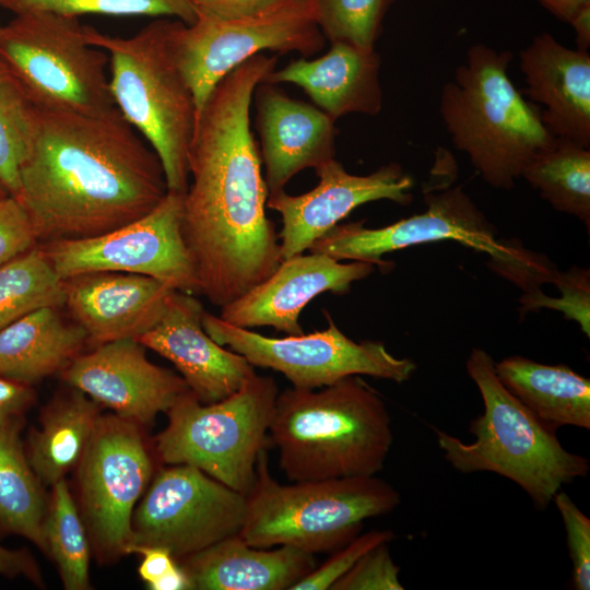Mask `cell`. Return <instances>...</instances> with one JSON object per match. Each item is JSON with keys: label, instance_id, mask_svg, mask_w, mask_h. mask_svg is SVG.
Returning a JSON list of instances; mask_svg holds the SVG:
<instances>
[{"label": "cell", "instance_id": "cell-24", "mask_svg": "<svg viewBox=\"0 0 590 590\" xmlns=\"http://www.w3.org/2000/svg\"><path fill=\"white\" fill-rule=\"evenodd\" d=\"M178 563L199 590H290L316 567L314 554L288 545L255 547L238 534Z\"/></svg>", "mask_w": 590, "mask_h": 590}, {"label": "cell", "instance_id": "cell-12", "mask_svg": "<svg viewBox=\"0 0 590 590\" xmlns=\"http://www.w3.org/2000/svg\"><path fill=\"white\" fill-rule=\"evenodd\" d=\"M328 327L308 334L269 338L228 323L205 310L202 326L219 344L243 355L252 366L283 374L294 388L319 389L349 376H370L402 384L416 364L392 355L382 342H355L324 311Z\"/></svg>", "mask_w": 590, "mask_h": 590}, {"label": "cell", "instance_id": "cell-7", "mask_svg": "<svg viewBox=\"0 0 590 590\" xmlns=\"http://www.w3.org/2000/svg\"><path fill=\"white\" fill-rule=\"evenodd\" d=\"M400 502V494L375 475L282 485L269 472L263 447L238 535L260 548L288 545L310 554L334 552L361 533L364 520L392 511Z\"/></svg>", "mask_w": 590, "mask_h": 590}, {"label": "cell", "instance_id": "cell-47", "mask_svg": "<svg viewBox=\"0 0 590 590\" xmlns=\"http://www.w3.org/2000/svg\"><path fill=\"white\" fill-rule=\"evenodd\" d=\"M1 25V24H0Z\"/></svg>", "mask_w": 590, "mask_h": 590}, {"label": "cell", "instance_id": "cell-37", "mask_svg": "<svg viewBox=\"0 0 590 590\" xmlns=\"http://www.w3.org/2000/svg\"><path fill=\"white\" fill-rule=\"evenodd\" d=\"M553 502L562 517L567 547L573 563V586L577 590L590 589V519L562 489Z\"/></svg>", "mask_w": 590, "mask_h": 590}, {"label": "cell", "instance_id": "cell-28", "mask_svg": "<svg viewBox=\"0 0 590 590\" xmlns=\"http://www.w3.org/2000/svg\"><path fill=\"white\" fill-rule=\"evenodd\" d=\"M22 420L0 426V532L24 536L48 554L47 500L20 437Z\"/></svg>", "mask_w": 590, "mask_h": 590}, {"label": "cell", "instance_id": "cell-41", "mask_svg": "<svg viewBox=\"0 0 590 590\" xmlns=\"http://www.w3.org/2000/svg\"><path fill=\"white\" fill-rule=\"evenodd\" d=\"M34 399L31 386L0 376V426L21 418Z\"/></svg>", "mask_w": 590, "mask_h": 590}, {"label": "cell", "instance_id": "cell-21", "mask_svg": "<svg viewBox=\"0 0 590 590\" xmlns=\"http://www.w3.org/2000/svg\"><path fill=\"white\" fill-rule=\"evenodd\" d=\"M526 94L555 138L590 148V54L541 33L519 54Z\"/></svg>", "mask_w": 590, "mask_h": 590}, {"label": "cell", "instance_id": "cell-17", "mask_svg": "<svg viewBox=\"0 0 590 590\" xmlns=\"http://www.w3.org/2000/svg\"><path fill=\"white\" fill-rule=\"evenodd\" d=\"M61 377L99 405L141 426L167 412L189 390L181 376L149 361L145 347L135 339L108 342L81 353Z\"/></svg>", "mask_w": 590, "mask_h": 590}, {"label": "cell", "instance_id": "cell-6", "mask_svg": "<svg viewBox=\"0 0 590 590\" xmlns=\"http://www.w3.org/2000/svg\"><path fill=\"white\" fill-rule=\"evenodd\" d=\"M173 22L160 17L131 37L84 25V36L107 52L115 105L157 154L167 190L185 194L197 109L172 48Z\"/></svg>", "mask_w": 590, "mask_h": 590}, {"label": "cell", "instance_id": "cell-30", "mask_svg": "<svg viewBox=\"0 0 590 590\" xmlns=\"http://www.w3.org/2000/svg\"><path fill=\"white\" fill-rule=\"evenodd\" d=\"M44 533L48 555L57 564L63 587L90 589V539L64 479L51 485Z\"/></svg>", "mask_w": 590, "mask_h": 590}, {"label": "cell", "instance_id": "cell-2", "mask_svg": "<svg viewBox=\"0 0 590 590\" xmlns=\"http://www.w3.org/2000/svg\"><path fill=\"white\" fill-rule=\"evenodd\" d=\"M19 179L16 198L39 244L117 229L168 191L157 154L117 107L98 115L37 108Z\"/></svg>", "mask_w": 590, "mask_h": 590}, {"label": "cell", "instance_id": "cell-5", "mask_svg": "<svg viewBox=\"0 0 590 590\" xmlns=\"http://www.w3.org/2000/svg\"><path fill=\"white\" fill-rule=\"evenodd\" d=\"M467 371L483 399L484 411L470 423L475 440L433 427L445 459L468 474L493 472L519 485L538 509H545L565 484L585 477L588 458L569 452L555 430L540 422L499 380L493 357L472 349Z\"/></svg>", "mask_w": 590, "mask_h": 590}, {"label": "cell", "instance_id": "cell-13", "mask_svg": "<svg viewBox=\"0 0 590 590\" xmlns=\"http://www.w3.org/2000/svg\"><path fill=\"white\" fill-rule=\"evenodd\" d=\"M141 427L115 413L101 415L76 465L79 510L102 562L128 554L135 504L153 477Z\"/></svg>", "mask_w": 590, "mask_h": 590}, {"label": "cell", "instance_id": "cell-39", "mask_svg": "<svg viewBox=\"0 0 590 590\" xmlns=\"http://www.w3.org/2000/svg\"><path fill=\"white\" fill-rule=\"evenodd\" d=\"M33 222L14 196L0 198V267L38 245Z\"/></svg>", "mask_w": 590, "mask_h": 590}, {"label": "cell", "instance_id": "cell-43", "mask_svg": "<svg viewBox=\"0 0 590 590\" xmlns=\"http://www.w3.org/2000/svg\"><path fill=\"white\" fill-rule=\"evenodd\" d=\"M196 10L221 17H233L258 11L275 0H190Z\"/></svg>", "mask_w": 590, "mask_h": 590}, {"label": "cell", "instance_id": "cell-22", "mask_svg": "<svg viewBox=\"0 0 590 590\" xmlns=\"http://www.w3.org/2000/svg\"><path fill=\"white\" fill-rule=\"evenodd\" d=\"M268 194L284 190L293 176L334 158L335 120L320 108L291 98L273 84L256 88Z\"/></svg>", "mask_w": 590, "mask_h": 590}, {"label": "cell", "instance_id": "cell-42", "mask_svg": "<svg viewBox=\"0 0 590 590\" xmlns=\"http://www.w3.org/2000/svg\"><path fill=\"white\" fill-rule=\"evenodd\" d=\"M0 574L10 577H25L33 583L42 586L38 566L25 550H10L0 545Z\"/></svg>", "mask_w": 590, "mask_h": 590}, {"label": "cell", "instance_id": "cell-8", "mask_svg": "<svg viewBox=\"0 0 590 590\" xmlns=\"http://www.w3.org/2000/svg\"><path fill=\"white\" fill-rule=\"evenodd\" d=\"M426 210L380 228L365 221L337 224L309 247L310 252L339 261L369 262L388 269L386 253L410 246L455 240L491 257V267L524 293L553 282L557 272L543 255L524 249L520 243L496 238V228L460 186L426 191Z\"/></svg>", "mask_w": 590, "mask_h": 590}, {"label": "cell", "instance_id": "cell-45", "mask_svg": "<svg viewBox=\"0 0 590 590\" xmlns=\"http://www.w3.org/2000/svg\"><path fill=\"white\" fill-rule=\"evenodd\" d=\"M569 25L574 28L577 48L588 50L590 47V5L582 8Z\"/></svg>", "mask_w": 590, "mask_h": 590}, {"label": "cell", "instance_id": "cell-18", "mask_svg": "<svg viewBox=\"0 0 590 590\" xmlns=\"http://www.w3.org/2000/svg\"><path fill=\"white\" fill-rule=\"evenodd\" d=\"M376 269L369 262L339 260L319 252L283 259L274 272L243 296L221 307L220 318L241 328L270 326L287 335L304 333L299 315L324 292L345 294Z\"/></svg>", "mask_w": 590, "mask_h": 590}, {"label": "cell", "instance_id": "cell-26", "mask_svg": "<svg viewBox=\"0 0 590 590\" xmlns=\"http://www.w3.org/2000/svg\"><path fill=\"white\" fill-rule=\"evenodd\" d=\"M503 385L548 428L590 429V379L569 366L514 355L495 363Z\"/></svg>", "mask_w": 590, "mask_h": 590}, {"label": "cell", "instance_id": "cell-38", "mask_svg": "<svg viewBox=\"0 0 590 590\" xmlns=\"http://www.w3.org/2000/svg\"><path fill=\"white\" fill-rule=\"evenodd\" d=\"M399 573L387 543H382L364 554L330 590H403Z\"/></svg>", "mask_w": 590, "mask_h": 590}, {"label": "cell", "instance_id": "cell-9", "mask_svg": "<svg viewBox=\"0 0 590 590\" xmlns=\"http://www.w3.org/2000/svg\"><path fill=\"white\" fill-rule=\"evenodd\" d=\"M278 394L275 380L259 375L214 403H202L188 390L166 412L155 452L164 463L196 467L247 496Z\"/></svg>", "mask_w": 590, "mask_h": 590}, {"label": "cell", "instance_id": "cell-27", "mask_svg": "<svg viewBox=\"0 0 590 590\" xmlns=\"http://www.w3.org/2000/svg\"><path fill=\"white\" fill-rule=\"evenodd\" d=\"M99 409L96 401L75 388L45 406L40 428L32 429L25 448L44 486L63 480L76 468L101 416Z\"/></svg>", "mask_w": 590, "mask_h": 590}, {"label": "cell", "instance_id": "cell-34", "mask_svg": "<svg viewBox=\"0 0 590 590\" xmlns=\"http://www.w3.org/2000/svg\"><path fill=\"white\" fill-rule=\"evenodd\" d=\"M0 8L14 14L50 11L64 15H143L175 17L189 25L197 19L190 0H0Z\"/></svg>", "mask_w": 590, "mask_h": 590}, {"label": "cell", "instance_id": "cell-20", "mask_svg": "<svg viewBox=\"0 0 590 590\" xmlns=\"http://www.w3.org/2000/svg\"><path fill=\"white\" fill-rule=\"evenodd\" d=\"M63 308L93 347L151 330L174 291L151 276L110 271L70 276L63 280Z\"/></svg>", "mask_w": 590, "mask_h": 590}, {"label": "cell", "instance_id": "cell-10", "mask_svg": "<svg viewBox=\"0 0 590 590\" xmlns=\"http://www.w3.org/2000/svg\"><path fill=\"white\" fill-rule=\"evenodd\" d=\"M0 58L36 108L98 115L117 107L109 57L86 42L79 16L14 14L0 25Z\"/></svg>", "mask_w": 590, "mask_h": 590}, {"label": "cell", "instance_id": "cell-46", "mask_svg": "<svg viewBox=\"0 0 590 590\" xmlns=\"http://www.w3.org/2000/svg\"><path fill=\"white\" fill-rule=\"evenodd\" d=\"M10 193L8 192V190L4 188V186L0 182V198L2 197H5V196H9Z\"/></svg>", "mask_w": 590, "mask_h": 590}, {"label": "cell", "instance_id": "cell-29", "mask_svg": "<svg viewBox=\"0 0 590 590\" xmlns=\"http://www.w3.org/2000/svg\"><path fill=\"white\" fill-rule=\"evenodd\" d=\"M524 178L556 211L579 219L590 227V150L555 138L522 169Z\"/></svg>", "mask_w": 590, "mask_h": 590}, {"label": "cell", "instance_id": "cell-25", "mask_svg": "<svg viewBox=\"0 0 590 590\" xmlns=\"http://www.w3.org/2000/svg\"><path fill=\"white\" fill-rule=\"evenodd\" d=\"M85 343V331L67 321L61 307L37 308L0 331V376L32 386L61 373Z\"/></svg>", "mask_w": 590, "mask_h": 590}, {"label": "cell", "instance_id": "cell-35", "mask_svg": "<svg viewBox=\"0 0 590 590\" xmlns=\"http://www.w3.org/2000/svg\"><path fill=\"white\" fill-rule=\"evenodd\" d=\"M590 275L589 270L573 267L565 272L557 271L553 283L560 297H548L540 291L523 294L521 311L552 308L562 311L567 319L579 323L582 332L590 338Z\"/></svg>", "mask_w": 590, "mask_h": 590}, {"label": "cell", "instance_id": "cell-36", "mask_svg": "<svg viewBox=\"0 0 590 590\" xmlns=\"http://www.w3.org/2000/svg\"><path fill=\"white\" fill-rule=\"evenodd\" d=\"M394 539L391 530H373L358 534L354 540L334 551L321 566L291 587L290 590H327L341 578L368 551Z\"/></svg>", "mask_w": 590, "mask_h": 590}, {"label": "cell", "instance_id": "cell-15", "mask_svg": "<svg viewBox=\"0 0 590 590\" xmlns=\"http://www.w3.org/2000/svg\"><path fill=\"white\" fill-rule=\"evenodd\" d=\"M184 194L167 191L144 216L106 234L38 244L61 280L97 271L154 278L184 293L199 292L181 234Z\"/></svg>", "mask_w": 590, "mask_h": 590}, {"label": "cell", "instance_id": "cell-4", "mask_svg": "<svg viewBox=\"0 0 590 590\" xmlns=\"http://www.w3.org/2000/svg\"><path fill=\"white\" fill-rule=\"evenodd\" d=\"M511 60L508 50L471 46L444 84L439 103L453 146L486 184L502 190L514 188L526 165L555 140L536 106L510 80Z\"/></svg>", "mask_w": 590, "mask_h": 590}, {"label": "cell", "instance_id": "cell-16", "mask_svg": "<svg viewBox=\"0 0 590 590\" xmlns=\"http://www.w3.org/2000/svg\"><path fill=\"white\" fill-rule=\"evenodd\" d=\"M318 185L291 196L284 190L268 194L267 206L282 216L279 240L282 259L303 253L314 241L340 223L357 206L377 200L408 205L413 178L398 163H389L369 175L347 173L332 158L316 169Z\"/></svg>", "mask_w": 590, "mask_h": 590}, {"label": "cell", "instance_id": "cell-40", "mask_svg": "<svg viewBox=\"0 0 590 590\" xmlns=\"http://www.w3.org/2000/svg\"><path fill=\"white\" fill-rule=\"evenodd\" d=\"M142 556L138 573L151 590H188L191 582L172 553L162 546L131 545Z\"/></svg>", "mask_w": 590, "mask_h": 590}, {"label": "cell", "instance_id": "cell-33", "mask_svg": "<svg viewBox=\"0 0 590 590\" xmlns=\"http://www.w3.org/2000/svg\"><path fill=\"white\" fill-rule=\"evenodd\" d=\"M394 0H312L316 22L331 43L375 50L384 17Z\"/></svg>", "mask_w": 590, "mask_h": 590}, {"label": "cell", "instance_id": "cell-31", "mask_svg": "<svg viewBox=\"0 0 590 590\" xmlns=\"http://www.w3.org/2000/svg\"><path fill=\"white\" fill-rule=\"evenodd\" d=\"M63 303V280L39 245L0 267V331L32 310Z\"/></svg>", "mask_w": 590, "mask_h": 590}, {"label": "cell", "instance_id": "cell-44", "mask_svg": "<svg viewBox=\"0 0 590 590\" xmlns=\"http://www.w3.org/2000/svg\"><path fill=\"white\" fill-rule=\"evenodd\" d=\"M550 13L558 20L568 23L585 7L590 5V0H536Z\"/></svg>", "mask_w": 590, "mask_h": 590}, {"label": "cell", "instance_id": "cell-3", "mask_svg": "<svg viewBox=\"0 0 590 590\" xmlns=\"http://www.w3.org/2000/svg\"><path fill=\"white\" fill-rule=\"evenodd\" d=\"M270 437L280 468L294 482L373 476L393 441L387 405L359 376L278 394Z\"/></svg>", "mask_w": 590, "mask_h": 590}, {"label": "cell", "instance_id": "cell-1", "mask_svg": "<svg viewBox=\"0 0 590 590\" xmlns=\"http://www.w3.org/2000/svg\"><path fill=\"white\" fill-rule=\"evenodd\" d=\"M276 61L259 54L220 80L197 114L188 149L191 182L181 234L200 294L219 307L261 283L283 260L266 214L268 189L249 119L252 95Z\"/></svg>", "mask_w": 590, "mask_h": 590}, {"label": "cell", "instance_id": "cell-32", "mask_svg": "<svg viewBox=\"0 0 590 590\" xmlns=\"http://www.w3.org/2000/svg\"><path fill=\"white\" fill-rule=\"evenodd\" d=\"M37 108L0 58V182L17 197L19 172L35 128Z\"/></svg>", "mask_w": 590, "mask_h": 590}, {"label": "cell", "instance_id": "cell-23", "mask_svg": "<svg viewBox=\"0 0 590 590\" xmlns=\"http://www.w3.org/2000/svg\"><path fill=\"white\" fill-rule=\"evenodd\" d=\"M380 57L344 43H331L323 56L300 58L269 73L263 82L302 87L332 119L349 115H377L382 107Z\"/></svg>", "mask_w": 590, "mask_h": 590}, {"label": "cell", "instance_id": "cell-14", "mask_svg": "<svg viewBox=\"0 0 590 590\" xmlns=\"http://www.w3.org/2000/svg\"><path fill=\"white\" fill-rule=\"evenodd\" d=\"M140 499L131 545L165 547L177 562L238 534L247 514L245 494L189 464L158 471Z\"/></svg>", "mask_w": 590, "mask_h": 590}, {"label": "cell", "instance_id": "cell-19", "mask_svg": "<svg viewBox=\"0 0 590 590\" xmlns=\"http://www.w3.org/2000/svg\"><path fill=\"white\" fill-rule=\"evenodd\" d=\"M203 311L192 294L174 290L160 321L135 340L172 362L189 390L208 404L235 393L257 373L247 358L205 332Z\"/></svg>", "mask_w": 590, "mask_h": 590}, {"label": "cell", "instance_id": "cell-11", "mask_svg": "<svg viewBox=\"0 0 590 590\" xmlns=\"http://www.w3.org/2000/svg\"><path fill=\"white\" fill-rule=\"evenodd\" d=\"M323 45L312 0H275L233 17L197 10L193 23L175 19L172 27L174 56L193 94L197 114L219 81L249 58L263 50L309 57Z\"/></svg>", "mask_w": 590, "mask_h": 590}]
</instances>
